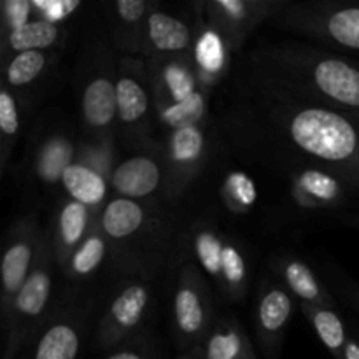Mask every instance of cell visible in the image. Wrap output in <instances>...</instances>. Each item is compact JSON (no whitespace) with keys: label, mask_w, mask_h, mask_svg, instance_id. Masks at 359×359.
Listing matches in <instances>:
<instances>
[{"label":"cell","mask_w":359,"mask_h":359,"mask_svg":"<svg viewBox=\"0 0 359 359\" xmlns=\"http://www.w3.org/2000/svg\"><path fill=\"white\" fill-rule=\"evenodd\" d=\"M291 137L309 154L328 161L351 160L359 151L356 126L326 109H307L294 116Z\"/></svg>","instance_id":"1"},{"label":"cell","mask_w":359,"mask_h":359,"mask_svg":"<svg viewBox=\"0 0 359 359\" xmlns=\"http://www.w3.org/2000/svg\"><path fill=\"white\" fill-rule=\"evenodd\" d=\"M319 90L340 104L359 107V70L342 60H325L314 70Z\"/></svg>","instance_id":"2"},{"label":"cell","mask_w":359,"mask_h":359,"mask_svg":"<svg viewBox=\"0 0 359 359\" xmlns=\"http://www.w3.org/2000/svg\"><path fill=\"white\" fill-rule=\"evenodd\" d=\"M160 168L149 158H130L116 168L112 184L125 196H146L158 188Z\"/></svg>","instance_id":"3"},{"label":"cell","mask_w":359,"mask_h":359,"mask_svg":"<svg viewBox=\"0 0 359 359\" xmlns=\"http://www.w3.org/2000/svg\"><path fill=\"white\" fill-rule=\"evenodd\" d=\"M84 118L93 126H105L118 112L116 86L109 79H95L84 91L83 98Z\"/></svg>","instance_id":"4"},{"label":"cell","mask_w":359,"mask_h":359,"mask_svg":"<svg viewBox=\"0 0 359 359\" xmlns=\"http://www.w3.org/2000/svg\"><path fill=\"white\" fill-rule=\"evenodd\" d=\"M144 221L142 207L137 205L133 200L118 198L112 200L104 210L102 224L107 235L114 238H123L132 235L140 228Z\"/></svg>","instance_id":"5"},{"label":"cell","mask_w":359,"mask_h":359,"mask_svg":"<svg viewBox=\"0 0 359 359\" xmlns=\"http://www.w3.org/2000/svg\"><path fill=\"white\" fill-rule=\"evenodd\" d=\"M63 186L67 191L81 203H98L105 196L104 179L93 170L81 165H70L62 175Z\"/></svg>","instance_id":"6"},{"label":"cell","mask_w":359,"mask_h":359,"mask_svg":"<svg viewBox=\"0 0 359 359\" xmlns=\"http://www.w3.org/2000/svg\"><path fill=\"white\" fill-rule=\"evenodd\" d=\"M149 37L161 51H181L189 44L188 27L163 13L151 14Z\"/></svg>","instance_id":"7"},{"label":"cell","mask_w":359,"mask_h":359,"mask_svg":"<svg viewBox=\"0 0 359 359\" xmlns=\"http://www.w3.org/2000/svg\"><path fill=\"white\" fill-rule=\"evenodd\" d=\"M79 337L70 326L56 325L46 332L35 351V359H76Z\"/></svg>","instance_id":"8"},{"label":"cell","mask_w":359,"mask_h":359,"mask_svg":"<svg viewBox=\"0 0 359 359\" xmlns=\"http://www.w3.org/2000/svg\"><path fill=\"white\" fill-rule=\"evenodd\" d=\"M58 37V30L49 21H32L16 28L11 34V46L18 51H37L41 48H48Z\"/></svg>","instance_id":"9"},{"label":"cell","mask_w":359,"mask_h":359,"mask_svg":"<svg viewBox=\"0 0 359 359\" xmlns=\"http://www.w3.org/2000/svg\"><path fill=\"white\" fill-rule=\"evenodd\" d=\"M116 100L118 112L123 121H137L147 111V95L137 81L123 77L116 84Z\"/></svg>","instance_id":"10"},{"label":"cell","mask_w":359,"mask_h":359,"mask_svg":"<svg viewBox=\"0 0 359 359\" xmlns=\"http://www.w3.org/2000/svg\"><path fill=\"white\" fill-rule=\"evenodd\" d=\"M49 290H51V280L46 273L37 272L30 276L16 297L18 311L27 316L41 314L48 302Z\"/></svg>","instance_id":"11"},{"label":"cell","mask_w":359,"mask_h":359,"mask_svg":"<svg viewBox=\"0 0 359 359\" xmlns=\"http://www.w3.org/2000/svg\"><path fill=\"white\" fill-rule=\"evenodd\" d=\"M30 245L23 244V242L14 244L13 248L6 252L2 262V279L7 291L18 290V287H21L27 283V280H25V276H27L28 265H30Z\"/></svg>","instance_id":"12"},{"label":"cell","mask_w":359,"mask_h":359,"mask_svg":"<svg viewBox=\"0 0 359 359\" xmlns=\"http://www.w3.org/2000/svg\"><path fill=\"white\" fill-rule=\"evenodd\" d=\"M147 304V291L142 286H132L123 291L112 305V316L125 328L135 326Z\"/></svg>","instance_id":"13"},{"label":"cell","mask_w":359,"mask_h":359,"mask_svg":"<svg viewBox=\"0 0 359 359\" xmlns=\"http://www.w3.org/2000/svg\"><path fill=\"white\" fill-rule=\"evenodd\" d=\"M70 156H72V149L65 140H53L42 149L41 161H39V174L46 181H56L70 167Z\"/></svg>","instance_id":"14"},{"label":"cell","mask_w":359,"mask_h":359,"mask_svg":"<svg viewBox=\"0 0 359 359\" xmlns=\"http://www.w3.org/2000/svg\"><path fill=\"white\" fill-rule=\"evenodd\" d=\"M175 318H177L179 328L188 335H193L202 328L203 309L195 291L188 287L179 291L175 297Z\"/></svg>","instance_id":"15"},{"label":"cell","mask_w":359,"mask_h":359,"mask_svg":"<svg viewBox=\"0 0 359 359\" xmlns=\"http://www.w3.org/2000/svg\"><path fill=\"white\" fill-rule=\"evenodd\" d=\"M291 316V300L283 291H272L259 305V319L266 332H279Z\"/></svg>","instance_id":"16"},{"label":"cell","mask_w":359,"mask_h":359,"mask_svg":"<svg viewBox=\"0 0 359 359\" xmlns=\"http://www.w3.org/2000/svg\"><path fill=\"white\" fill-rule=\"evenodd\" d=\"M330 34L347 48L359 49V7L342 9L330 18Z\"/></svg>","instance_id":"17"},{"label":"cell","mask_w":359,"mask_h":359,"mask_svg":"<svg viewBox=\"0 0 359 359\" xmlns=\"http://www.w3.org/2000/svg\"><path fill=\"white\" fill-rule=\"evenodd\" d=\"M46 58L41 51L20 53L7 69V79L14 86H23L34 81L44 69Z\"/></svg>","instance_id":"18"},{"label":"cell","mask_w":359,"mask_h":359,"mask_svg":"<svg viewBox=\"0 0 359 359\" xmlns=\"http://www.w3.org/2000/svg\"><path fill=\"white\" fill-rule=\"evenodd\" d=\"M316 332L326 347L333 353H340L346 349V332L339 316L330 311H319L314 318ZM344 353V351H342Z\"/></svg>","instance_id":"19"},{"label":"cell","mask_w":359,"mask_h":359,"mask_svg":"<svg viewBox=\"0 0 359 359\" xmlns=\"http://www.w3.org/2000/svg\"><path fill=\"white\" fill-rule=\"evenodd\" d=\"M203 98L198 93L189 95L188 98L181 102H175L172 107L165 111V119L168 125L175 126V128H186V126H193L203 114Z\"/></svg>","instance_id":"20"},{"label":"cell","mask_w":359,"mask_h":359,"mask_svg":"<svg viewBox=\"0 0 359 359\" xmlns=\"http://www.w3.org/2000/svg\"><path fill=\"white\" fill-rule=\"evenodd\" d=\"M88 212L84 203L81 202H70L67 203L63 209L62 217H60V230H62V237L65 244L72 245L83 237L84 228H86Z\"/></svg>","instance_id":"21"},{"label":"cell","mask_w":359,"mask_h":359,"mask_svg":"<svg viewBox=\"0 0 359 359\" xmlns=\"http://www.w3.org/2000/svg\"><path fill=\"white\" fill-rule=\"evenodd\" d=\"M203 147V137L195 126L175 130L172 139V153L177 161H191L200 154Z\"/></svg>","instance_id":"22"},{"label":"cell","mask_w":359,"mask_h":359,"mask_svg":"<svg viewBox=\"0 0 359 359\" xmlns=\"http://www.w3.org/2000/svg\"><path fill=\"white\" fill-rule=\"evenodd\" d=\"M286 279L291 290L304 300H316L321 294L318 283L311 270L302 263H290L286 269Z\"/></svg>","instance_id":"23"},{"label":"cell","mask_w":359,"mask_h":359,"mask_svg":"<svg viewBox=\"0 0 359 359\" xmlns=\"http://www.w3.org/2000/svg\"><path fill=\"white\" fill-rule=\"evenodd\" d=\"M198 63L209 72H217L223 67V44L214 32H205L196 46Z\"/></svg>","instance_id":"24"},{"label":"cell","mask_w":359,"mask_h":359,"mask_svg":"<svg viewBox=\"0 0 359 359\" xmlns=\"http://www.w3.org/2000/svg\"><path fill=\"white\" fill-rule=\"evenodd\" d=\"M300 184L309 195L316 196V198H323V200H333L340 191L335 179L330 177L328 174H323V172H318V170L304 172V175H302L300 179Z\"/></svg>","instance_id":"25"},{"label":"cell","mask_w":359,"mask_h":359,"mask_svg":"<svg viewBox=\"0 0 359 359\" xmlns=\"http://www.w3.org/2000/svg\"><path fill=\"white\" fill-rule=\"evenodd\" d=\"M223 245L212 233H202L196 238V251L202 265L205 266L210 276H217L221 272L223 262Z\"/></svg>","instance_id":"26"},{"label":"cell","mask_w":359,"mask_h":359,"mask_svg":"<svg viewBox=\"0 0 359 359\" xmlns=\"http://www.w3.org/2000/svg\"><path fill=\"white\" fill-rule=\"evenodd\" d=\"M207 359H248L238 335L235 333H217L207 346Z\"/></svg>","instance_id":"27"},{"label":"cell","mask_w":359,"mask_h":359,"mask_svg":"<svg viewBox=\"0 0 359 359\" xmlns=\"http://www.w3.org/2000/svg\"><path fill=\"white\" fill-rule=\"evenodd\" d=\"M105 252V245L100 237H91L84 242L83 248L76 252L72 266L77 273H88L98 266Z\"/></svg>","instance_id":"28"},{"label":"cell","mask_w":359,"mask_h":359,"mask_svg":"<svg viewBox=\"0 0 359 359\" xmlns=\"http://www.w3.org/2000/svg\"><path fill=\"white\" fill-rule=\"evenodd\" d=\"M167 81L170 84V91L177 102L184 100L188 98L189 95H193V83H191V77L188 76L184 69H179V67H170L167 69Z\"/></svg>","instance_id":"29"},{"label":"cell","mask_w":359,"mask_h":359,"mask_svg":"<svg viewBox=\"0 0 359 359\" xmlns=\"http://www.w3.org/2000/svg\"><path fill=\"white\" fill-rule=\"evenodd\" d=\"M221 270H223L224 277L230 280L231 284H237L244 279V259L242 256L235 251L233 248L223 249V262H221Z\"/></svg>","instance_id":"30"},{"label":"cell","mask_w":359,"mask_h":359,"mask_svg":"<svg viewBox=\"0 0 359 359\" xmlns=\"http://www.w3.org/2000/svg\"><path fill=\"white\" fill-rule=\"evenodd\" d=\"M0 126L6 135H14L18 130V111L13 97L7 91L0 93Z\"/></svg>","instance_id":"31"},{"label":"cell","mask_w":359,"mask_h":359,"mask_svg":"<svg viewBox=\"0 0 359 359\" xmlns=\"http://www.w3.org/2000/svg\"><path fill=\"white\" fill-rule=\"evenodd\" d=\"M35 6L39 9L44 11V14L48 16L49 23L53 21H60L65 16H69L74 9L81 6L79 0H55V2H42V0H37Z\"/></svg>","instance_id":"32"},{"label":"cell","mask_w":359,"mask_h":359,"mask_svg":"<svg viewBox=\"0 0 359 359\" xmlns=\"http://www.w3.org/2000/svg\"><path fill=\"white\" fill-rule=\"evenodd\" d=\"M6 13L9 16L11 25L14 30L28 23V14H30V4L27 0H9L6 4Z\"/></svg>","instance_id":"33"},{"label":"cell","mask_w":359,"mask_h":359,"mask_svg":"<svg viewBox=\"0 0 359 359\" xmlns=\"http://www.w3.org/2000/svg\"><path fill=\"white\" fill-rule=\"evenodd\" d=\"M230 186L233 188L237 198L242 200V203L249 205V203L255 202V186L249 181L245 175L235 174L230 177Z\"/></svg>","instance_id":"34"},{"label":"cell","mask_w":359,"mask_h":359,"mask_svg":"<svg viewBox=\"0 0 359 359\" xmlns=\"http://www.w3.org/2000/svg\"><path fill=\"white\" fill-rule=\"evenodd\" d=\"M116 7H118V13L123 20L133 23V21L142 18L144 11H146V2L144 0H119Z\"/></svg>","instance_id":"35"},{"label":"cell","mask_w":359,"mask_h":359,"mask_svg":"<svg viewBox=\"0 0 359 359\" xmlns=\"http://www.w3.org/2000/svg\"><path fill=\"white\" fill-rule=\"evenodd\" d=\"M217 6H219L228 16L233 18V20H238V18L244 16L245 7H248L242 0H217Z\"/></svg>","instance_id":"36"},{"label":"cell","mask_w":359,"mask_h":359,"mask_svg":"<svg viewBox=\"0 0 359 359\" xmlns=\"http://www.w3.org/2000/svg\"><path fill=\"white\" fill-rule=\"evenodd\" d=\"M344 359H359V344L347 342L346 349H344Z\"/></svg>","instance_id":"37"},{"label":"cell","mask_w":359,"mask_h":359,"mask_svg":"<svg viewBox=\"0 0 359 359\" xmlns=\"http://www.w3.org/2000/svg\"><path fill=\"white\" fill-rule=\"evenodd\" d=\"M109 359H142L139 356V354L135 353H130V351H123V353H118V354H112Z\"/></svg>","instance_id":"38"}]
</instances>
